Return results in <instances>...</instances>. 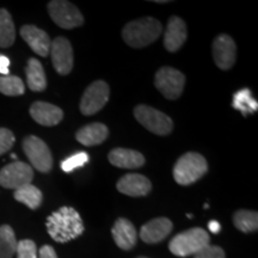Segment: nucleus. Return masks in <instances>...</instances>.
Wrapping results in <instances>:
<instances>
[{
  "mask_svg": "<svg viewBox=\"0 0 258 258\" xmlns=\"http://www.w3.org/2000/svg\"><path fill=\"white\" fill-rule=\"evenodd\" d=\"M47 231L56 243H69L83 234L82 217L72 207H61L47 218Z\"/></svg>",
  "mask_w": 258,
  "mask_h": 258,
  "instance_id": "f257e3e1",
  "label": "nucleus"
},
{
  "mask_svg": "<svg viewBox=\"0 0 258 258\" xmlns=\"http://www.w3.org/2000/svg\"><path fill=\"white\" fill-rule=\"evenodd\" d=\"M160 22L152 17H145L137 21L129 22L122 30V37L128 46L133 48H144L153 43L160 36Z\"/></svg>",
  "mask_w": 258,
  "mask_h": 258,
  "instance_id": "f03ea898",
  "label": "nucleus"
},
{
  "mask_svg": "<svg viewBox=\"0 0 258 258\" xmlns=\"http://www.w3.org/2000/svg\"><path fill=\"white\" fill-rule=\"evenodd\" d=\"M208 164L200 153L183 154L173 167V178L180 185H190L207 173Z\"/></svg>",
  "mask_w": 258,
  "mask_h": 258,
  "instance_id": "7ed1b4c3",
  "label": "nucleus"
},
{
  "mask_svg": "<svg viewBox=\"0 0 258 258\" xmlns=\"http://www.w3.org/2000/svg\"><path fill=\"white\" fill-rule=\"evenodd\" d=\"M209 241L211 238L207 232L203 228L195 227L173 237L169 244V249L178 257H186L191 254L195 256L199 251L209 245Z\"/></svg>",
  "mask_w": 258,
  "mask_h": 258,
  "instance_id": "20e7f679",
  "label": "nucleus"
},
{
  "mask_svg": "<svg viewBox=\"0 0 258 258\" xmlns=\"http://www.w3.org/2000/svg\"><path fill=\"white\" fill-rule=\"evenodd\" d=\"M134 116L139 123L157 135H167L173 129L172 120L169 116L148 105H138Z\"/></svg>",
  "mask_w": 258,
  "mask_h": 258,
  "instance_id": "39448f33",
  "label": "nucleus"
},
{
  "mask_svg": "<svg viewBox=\"0 0 258 258\" xmlns=\"http://www.w3.org/2000/svg\"><path fill=\"white\" fill-rule=\"evenodd\" d=\"M23 150L29 161L40 172L47 173L53 167V157L49 147L40 138L29 135L23 140Z\"/></svg>",
  "mask_w": 258,
  "mask_h": 258,
  "instance_id": "423d86ee",
  "label": "nucleus"
},
{
  "mask_svg": "<svg viewBox=\"0 0 258 258\" xmlns=\"http://www.w3.org/2000/svg\"><path fill=\"white\" fill-rule=\"evenodd\" d=\"M185 77L172 67H163L158 71L154 85L167 99H177L184 89Z\"/></svg>",
  "mask_w": 258,
  "mask_h": 258,
  "instance_id": "0eeeda50",
  "label": "nucleus"
},
{
  "mask_svg": "<svg viewBox=\"0 0 258 258\" xmlns=\"http://www.w3.org/2000/svg\"><path fill=\"white\" fill-rule=\"evenodd\" d=\"M48 12L54 23L62 29H73L80 27L84 23L83 15L70 2L53 0L48 4Z\"/></svg>",
  "mask_w": 258,
  "mask_h": 258,
  "instance_id": "6e6552de",
  "label": "nucleus"
},
{
  "mask_svg": "<svg viewBox=\"0 0 258 258\" xmlns=\"http://www.w3.org/2000/svg\"><path fill=\"white\" fill-rule=\"evenodd\" d=\"M32 178V167L23 161H14L0 171V185L6 189L17 190L27 184H31Z\"/></svg>",
  "mask_w": 258,
  "mask_h": 258,
  "instance_id": "1a4fd4ad",
  "label": "nucleus"
},
{
  "mask_svg": "<svg viewBox=\"0 0 258 258\" xmlns=\"http://www.w3.org/2000/svg\"><path fill=\"white\" fill-rule=\"evenodd\" d=\"M110 95L108 84L103 80H97L85 90L80 101V111L90 116L96 114L104 108Z\"/></svg>",
  "mask_w": 258,
  "mask_h": 258,
  "instance_id": "9d476101",
  "label": "nucleus"
},
{
  "mask_svg": "<svg viewBox=\"0 0 258 258\" xmlns=\"http://www.w3.org/2000/svg\"><path fill=\"white\" fill-rule=\"evenodd\" d=\"M51 62L61 76H66L73 69V49L70 41L64 37H56L50 46Z\"/></svg>",
  "mask_w": 258,
  "mask_h": 258,
  "instance_id": "9b49d317",
  "label": "nucleus"
},
{
  "mask_svg": "<svg viewBox=\"0 0 258 258\" xmlns=\"http://www.w3.org/2000/svg\"><path fill=\"white\" fill-rule=\"evenodd\" d=\"M234 41L228 35H219L213 42V59L220 70H230L235 62Z\"/></svg>",
  "mask_w": 258,
  "mask_h": 258,
  "instance_id": "f8f14e48",
  "label": "nucleus"
},
{
  "mask_svg": "<svg viewBox=\"0 0 258 258\" xmlns=\"http://www.w3.org/2000/svg\"><path fill=\"white\" fill-rule=\"evenodd\" d=\"M21 36L28 46L40 56L46 57L50 53L51 41L46 31L35 25H24L21 29Z\"/></svg>",
  "mask_w": 258,
  "mask_h": 258,
  "instance_id": "ddd939ff",
  "label": "nucleus"
},
{
  "mask_svg": "<svg viewBox=\"0 0 258 258\" xmlns=\"http://www.w3.org/2000/svg\"><path fill=\"white\" fill-rule=\"evenodd\" d=\"M172 227V222L167 218L153 219L141 227L140 238L147 244L160 243L171 233Z\"/></svg>",
  "mask_w": 258,
  "mask_h": 258,
  "instance_id": "4468645a",
  "label": "nucleus"
},
{
  "mask_svg": "<svg viewBox=\"0 0 258 258\" xmlns=\"http://www.w3.org/2000/svg\"><path fill=\"white\" fill-rule=\"evenodd\" d=\"M116 188L124 195L139 198V196H146L152 189V184L147 177L138 173H129L120 178Z\"/></svg>",
  "mask_w": 258,
  "mask_h": 258,
  "instance_id": "2eb2a0df",
  "label": "nucleus"
},
{
  "mask_svg": "<svg viewBox=\"0 0 258 258\" xmlns=\"http://www.w3.org/2000/svg\"><path fill=\"white\" fill-rule=\"evenodd\" d=\"M30 115L38 124L46 127L56 125L63 117V112L59 106L46 102H35L30 106Z\"/></svg>",
  "mask_w": 258,
  "mask_h": 258,
  "instance_id": "dca6fc26",
  "label": "nucleus"
},
{
  "mask_svg": "<svg viewBox=\"0 0 258 258\" xmlns=\"http://www.w3.org/2000/svg\"><path fill=\"white\" fill-rule=\"evenodd\" d=\"M186 25L182 18L173 17L170 18L165 34H164V47L167 50L173 53L177 51L184 44L186 40Z\"/></svg>",
  "mask_w": 258,
  "mask_h": 258,
  "instance_id": "f3484780",
  "label": "nucleus"
},
{
  "mask_svg": "<svg viewBox=\"0 0 258 258\" xmlns=\"http://www.w3.org/2000/svg\"><path fill=\"white\" fill-rule=\"evenodd\" d=\"M112 238L116 245L122 250L133 249L137 244L138 233L134 225L124 218L117 219L112 227Z\"/></svg>",
  "mask_w": 258,
  "mask_h": 258,
  "instance_id": "a211bd4d",
  "label": "nucleus"
},
{
  "mask_svg": "<svg viewBox=\"0 0 258 258\" xmlns=\"http://www.w3.org/2000/svg\"><path fill=\"white\" fill-rule=\"evenodd\" d=\"M109 161L120 169H138L145 164V157L138 151L115 148L109 153Z\"/></svg>",
  "mask_w": 258,
  "mask_h": 258,
  "instance_id": "6ab92c4d",
  "label": "nucleus"
},
{
  "mask_svg": "<svg viewBox=\"0 0 258 258\" xmlns=\"http://www.w3.org/2000/svg\"><path fill=\"white\" fill-rule=\"evenodd\" d=\"M109 131L103 123H91L79 129L76 134V139L84 146H96L102 144L108 138Z\"/></svg>",
  "mask_w": 258,
  "mask_h": 258,
  "instance_id": "aec40b11",
  "label": "nucleus"
},
{
  "mask_svg": "<svg viewBox=\"0 0 258 258\" xmlns=\"http://www.w3.org/2000/svg\"><path fill=\"white\" fill-rule=\"evenodd\" d=\"M25 74H27L28 86L31 91L40 92L46 90V73H44V70L40 61L36 59H29L27 69H25Z\"/></svg>",
  "mask_w": 258,
  "mask_h": 258,
  "instance_id": "412c9836",
  "label": "nucleus"
},
{
  "mask_svg": "<svg viewBox=\"0 0 258 258\" xmlns=\"http://www.w3.org/2000/svg\"><path fill=\"white\" fill-rule=\"evenodd\" d=\"M16 30L8 10L0 9V48H9L15 43Z\"/></svg>",
  "mask_w": 258,
  "mask_h": 258,
  "instance_id": "4be33fe9",
  "label": "nucleus"
},
{
  "mask_svg": "<svg viewBox=\"0 0 258 258\" xmlns=\"http://www.w3.org/2000/svg\"><path fill=\"white\" fill-rule=\"evenodd\" d=\"M14 196L18 202L24 203L30 209H37L41 206L42 200H43L41 190L32 184H27L15 190Z\"/></svg>",
  "mask_w": 258,
  "mask_h": 258,
  "instance_id": "5701e85b",
  "label": "nucleus"
},
{
  "mask_svg": "<svg viewBox=\"0 0 258 258\" xmlns=\"http://www.w3.org/2000/svg\"><path fill=\"white\" fill-rule=\"evenodd\" d=\"M232 106H233L235 110H239L244 116H246L257 111L258 103L253 98L252 93H251L249 89H241L233 95Z\"/></svg>",
  "mask_w": 258,
  "mask_h": 258,
  "instance_id": "b1692460",
  "label": "nucleus"
},
{
  "mask_svg": "<svg viewBox=\"0 0 258 258\" xmlns=\"http://www.w3.org/2000/svg\"><path fill=\"white\" fill-rule=\"evenodd\" d=\"M17 239L11 226H0V258H12L17 250Z\"/></svg>",
  "mask_w": 258,
  "mask_h": 258,
  "instance_id": "393cba45",
  "label": "nucleus"
},
{
  "mask_svg": "<svg viewBox=\"0 0 258 258\" xmlns=\"http://www.w3.org/2000/svg\"><path fill=\"white\" fill-rule=\"evenodd\" d=\"M234 226L244 233L257 231L258 228V214L257 212L240 209L233 215Z\"/></svg>",
  "mask_w": 258,
  "mask_h": 258,
  "instance_id": "a878e982",
  "label": "nucleus"
},
{
  "mask_svg": "<svg viewBox=\"0 0 258 258\" xmlns=\"http://www.w3.org/2000/svg\"><path fill=\"white\" fill-rule=\"evenodd\" d=\"M0 92L5 96H21L24 93V83L16 76H2Z\"/></svg>",
  "mask_w": 258,
  "mask_h": 258,
  "instance_id": "bb28decb",
  "label": "nucleus"
},
{
  "mask_svg": "<svg viewBox=\"0 0 258 258\" xmlns=\"http://www.w3.org/2000/svg\"><path fill=\"white\" fill-rule=\"evenodd\" d=\"M88 161H89L88 153L79 152L69 157L67 159H64L62 163H61V169H62L64 172H72L73 170L79 169V167L85 165Z\"/></svg>",
  "mask_w": 258,
  "mask_h": 258,
  "instance_id": "cd10ccee",
  "label": "nucleus"
},
{
  "mask_svg": "<svg viewBox=\"0 0 258 258\" xmlns=\"http://www.w3.org/2000/svg\"><path fill=\"white\" fill-rule=\"evenodd\" d=\"M16 254L17 258H38L36 244L30 239L18 241Z\"/></svg>",
  "mask_w": 258,
  "mask_h": 258,
  "instance_id": "c85d7f7f",
  "label": "nucleus"
},
{
  "mask_svg": "<svg viewBox=\"0 0 258 258\" xmlns=\"http://www.w3.org/2000/svg\"><path fill=\"white\" fill-rule=\"evenodd\" d=\"M15 135L8 128H0V156L10 151L15 144Z\"/></svg>",
  "mask_w": 258,
  "mask_h": 258,
  "instance_id": "c756f323",
  "label": "nucleus"
},
{
  "mask_svg": "<svg viewBox=\"0 0 258 258\" xmlns=\"http://www.w3.org/2000/svg\"><path fill=\"white\" fill-rule=\"evenodd\" d=\"M194 258H226L225 251L220 246H214V245H207L199 251Z\"/></svg>",
  "mask_w": 258,
  "mask_h": 258,
  "instance_id": "7c9ffc66",
  "label": "nucleus"
},
{
  "mask_svg": "<svg viewBox=\"0 0 258 258\" xmlns=\"http://www.w3.org/2000/svg\"><path fill=\"white\" fill-rule=\"evenodd\" d=\"M38 258H57L55 250L50 245H43L37 253Z\"/></svg>",
  "mask_w": 258,
  "mask_h": 258,
  "instance_id": "2f4dec72",
  "label": "nucleus"
},
{
  "mask_svg": "<svg viewBox=\"0 0 258 258\" xmlns=\"http://www.w3.org/2000/svg\"><path fill=\"white\" fill-rule=\"evenodd\" d=\"M9 66L10 59L5 55H0V73L3 76H9Z\"/></svg>",
  "mask_w": 258,
  "mask_h": 258,
  "instance_id": "473e14b6",
  "label": "nucleus"
},
{
  "mask_svg": "<svg viewBox=\"0 0 258 258\" xmlns=\"http://www.w3.org/2000/svg\"><path fill=\"white\" fill-rule=\"evenodd\" d=\"M208 228H209V231L212 232V233L218 234L219 232H220V230H221V226H220V224H219L218 221L212 220V221L208 224Z\"/></svg>",
  "mask_w": 258,
  "mask_h": 258,
  "instance_id": "72a5a7b5",
  "label": "nucleus"
},
{
  "mask_svg": "<svg viewBox=\"0 0 258 258\" xmlns=\"http://www.w3.org/2000/svg\"><path fill=\"white\" fill-rule=\"evenodd\" d=\"M11 158H14V159H16V158H17V156H16V154H12Z\"/></svg>",
  "mask_w": 258,
  "mask_h": 258,
  "instance_id": "f704fd0d",
  "label": "nucleus"
},
{
  "mask_svg": "<svg viewBox=\"0 0 258 258\" xmlns=\"http://www.w3.org/2000/svg\"><path fill=\"white\" fill-rule=\"evenodd\" d=\"M139 258H146V257H139Z\"/></svg>",
  "mask_w": 258,
  "mask_h": 258,
  "instance_id": "c9c22d12",
  "label": "nucleus"
}]
</instances>
